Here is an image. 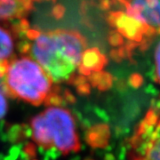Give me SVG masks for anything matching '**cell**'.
I'll list each match as a JSON object with an SVG mask.
<instances>
[{
  "mask_svg": "<svg viewBox=\"0 0 160 160\" xmlns=\"http://www.w3.org/2000/svg\"><path fill=\"white\" fill-rule=\"evenodd\" d=\"M20 51L44 69L57 84L74 86L81 92L102 81L106 58L97 48H88L83 35L74 29L42 31L29 28L22 33Z\"/></svg>",
  "mask_w": 160,
  "mask_h": 160,
  "instance_id": "6da1fadb",
  "label": "cell"
},
{
  "mask_svg": "<svg viewBox=\"0 0 160 160\" xmlns=\"http://www.w3.org/2000/svg\"><path fill=\"white\" fill-rule=\"evenodd\" d=\"M119 7L109 13L110 42L118 57L147 48L160 35V0H104Z\"/></svg>",
  "mask_w": 160,
  "mask_h": 160,
  "instance_id": "7a4b0ae2",
  "label": "cell"
},
{
  "mask_svg": "<svg viewBox=\"0 0 160 160\" xmlns=\"http://www.w3.org/2000/svg\"><path fill=\"white\" fill-rule=\"evenodd\" d=\"M7 94L38 106H56L62 102L61 90L44 69L28 55L13 58L0 67Z\"/></svg>",
  "mask_w": 160,
  "mask_h": 160,
  "instance_id": "3957f363",
  "label": "cell"
},
{
  "mask_svg": "<svg viewBox=\"0 0 160 160\" xmlns=\"http://www.w3.org/2000/svg\"><path fill=\"white\" fill-rule=\"evenodd\" d=\"M30 126L33 141L45 149H57L64 155L80 149L74 117L69 109L51 106L34 117Z\"/></svg>",
  "mask_w": 160,
  "mask_h": 160,
  "instance_id": "277c9868",
  "label": "cell"
},
{
  "mask_svg": "<svg viewBox=\"0 0 160 160\" xmlns=\"http://www.w3.org/2000/svg\"><path fill=\"white\" fill-rule=\"evenodd\" d=\"M129 160H160V109L151 108L128 142Z\"/></svg>",
  "mask_w": 160,
  "mask_h": 160,
  "instance_id": "5b68a950",
  "label": "cell"
},
{
  "mask_svg": "<svg viewBox=\"0 0 160 160\" xmlns=\"http://www.w3.org/2000/svg\"><path fill=\"white\" fill-rule=\"evenodd\" d=\"M27 24L25 19L11 22H0V67L15 58L20 50L22 31Z\"/></svg>",
  "mask_w": 160,
  "mask_h": 160,
  "instance_id": "8992f818",
  "label": "cell"
},
{
  "mask_svg": "<svg viewBox=\"0 0 160 160\" xmlns=\"http://www.w3.org/2000/svg\"><path fill=\"white\" fill-rule=\"evenodd\" d=\"M32 3L33 0H0V22L24 19Z\"/></svg>",
  "mask_w": 160,
  "mask_h": 160,
  "instance_id": "52a82bcc",
  "label": "cell"
},
{
  "mask_svg": "<svg viewBox=\"0 0 160 160\" xmlns=\"http://www.w3.org/2000/svg\"><path fill=\"white\" fill-rule=\"evenodd\" d=\"M7 92L6 88L3 84V80L0 76V119L4 118V116L6 114L7 108H8V103H7Z\"/></svg>",
  "mask_w": 160,
  "mask_h": 160,
  "instance_id": "ba28073f",
  "label": "cell"
},
{
  "mask_svg": "<svg viewBox=\"0 0 160 160\" xmlns=\"http://www.w3.org/2000/svg\"><path fill=\"white\" fill-rule=\"evenodd\" d=\"M155 60V80L160 85V42L156 47L154 54Z\"/></svg>",
  "mask_w": 160,
  "mask_h": 160,
  "instance_id": "9c48e42d",
  "label": "cell"
},
{
  "mask_svg": "<svg viewBox=\"0 0 160 160\" xmlns=\"http://www.w3.org/2000/svg\"><path fill=\"white\" fill-rule=\"evenodd\" d=\"M33 1H34V0H33ZM36 1H39V0H36Z\"/></svg>",
  "mask_w": 160,
  "mask_h": 160,
  "instance_id": "30bf717a",
  "label": "cell"
}]
</instances>
